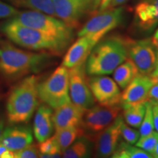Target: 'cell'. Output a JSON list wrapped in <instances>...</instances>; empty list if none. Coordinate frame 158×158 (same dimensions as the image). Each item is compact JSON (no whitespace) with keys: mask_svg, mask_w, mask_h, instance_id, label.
<instances>
[{"mask_svg":"<svg viewBox=\"0 0 158 158\" xmlns=\"http://www.w3.org/2000/svg\"><path fill=\"white\" fill-rule=\"evenodd\" d=\"M85 109L69 102L62 106L55 108L52 120L55 130L80 126Z\"/></svg>","mask_w":158,"mask_h":158,"instance_id":"9a60e30c","label":"cell"},{"mask_svg":"<svg viewBox=\"0 0 158 158\" xmlns=\"http://www.w3.org/2000/svg\"><path fill=\"white\" fill-rule=\"evenodd\" d=\"M148 99L152 101L158 102V84L152 85L149 92Z\"/></svg>","mask_w":158,"mask_h":158,"instance_id":"d6a6232c","label":"cell"},{"mask_svg":"<svg viewBox=\"0 0 158 158\" xmlns=\"http://www.w3.org/2000/svg\"><path fill=\"white\" fill-rule=\"evenodd\" d=\"M111 1L112 0H100V6H99L98 12L103 11L107 9Z\"/></svg>","mask_w":158,"mask_h":158,"instance_id":"d590c367","label":"cell"},{"mask_svg":"<svg viewBox=\"0 0 158 158\" xmlns=\"http://www.w3.org/2000/svg\"><path fill=\"white\" fill-rule=\"evenodd\" d=\"M134 16L142 30H152L158 24V0H142L135 7Z\"/></svg>","mask_w":158,"mask_h":158,"instance_id":"e0dca14e","label":"cell"},{"mask_svg":"<svg viewBox=\"0 0 158 158\" xmlns=\"http://www.w3.org/2000/svg\"><path fill=\"white\" fill-rule=\"evenodd\" d=\"M19 11L13 5L3 2L0 0V19H11L15 16Z\"/></svg>","mask_w":158,"mask_h":158,"instance_id":"4dcf8cb0","label":"cell"},{"mask_svg":"<svg viewBox=\"0 0 158 158\" xmlns=\"http://www.w3.org/2000/svg\"><path fill=\"white\" fill-rule=\"evenodd\" d=\"M39 78L27 76L13 87L7 101V117L10 124L29 122L39 105Z\"/></svg>","mask_w":158,"mask_h":158,"instance_id":"3957f363","label":"cell"},{"mask_svg":"<svg viewBox=\"0 0 158 158\" xmlns=\"http://www.w3.org/2000/svg\"><path fill=\"white\" fill-rule=\"evenodd\" d=\"M0 98H1V97H0Z\"/></svg>","mask_w":158,"mask_h":158,"instance_id":"ee69618b","label":"cell"},{"mask_svg":"<svg viewBox=\"0 0 158 158\" xmlns=\"http://www.w3.org/2000/svg\"><path fill=\"white\" fill-rule=\"evenodd\" d=\"M152 157L158 158V141L157 144H156V147L155 148V149H154L153 152L152 153Z\"/></svg>","mask_w":158,"mask_h":158,"instance_id":"74e56055","label":"cell"},{"mask_svg":"<svg viewBox=\"0 0 158 158\" xmlns=\"http://www.w3.org/2000/svg\"><path fill=\"white\" fill-rule=\"evenodd\" d=\"M158 141V133L152 132L149 135L140 138L138 141L135 143L136 147H139L149 154L153 152Z\"/></svg>","mask_w":158,"mask_h":158,"instance_id":"83f0119b","label":"cell"},{"mask_svg":"<svg viewBox=\"0 0 158 158\" xmlns=\"http://www.w3.org/2000/svg\"><path fill=\"white\" fill-rule=\"evenodd\" d=\"M128 37L114 35L103 37L92 49L85 62L88 76H106L128 58Z\"/></svg>","mask_w":158,"mask_h":158,"instance_id":"6da1fadb","label":"cell"},{"mask_svg":"<svg viewBox=\"0 0 158 158\" xmlns=\"http://www.w3.org/2000/svg\"><path fill=\"white\" fill-rule=\"evenodd\" d=\"M111 157L114 158H152V156L141 148L133 147L127 142H121L118 144Z\"/></svg>","mask_w":158,"mask_h":158,"instance_id":"d4e9b609","label":"cell"},{"mask_svg":"<svg viewBox=\"0 0 158 158\" xmlns=\"http://www.w3.org/2000/svg\"><path fill=\"white\" fill-rule=\"evenodd\" d=\"M56 17L62 20L70 28L76 29L82 19L89 15H94L98 8L86 0H52Z\"/></svg>","mask_w":158,"mask_h":158,"instance_id":"9c48e42d","label":"cell"},{"mask_svg":"<svg viewBox=\"0 0 158 158\" xmlns=\"http://www.w3.org/2000/svg\"><path fill=\"white\" fill-rule=\"evenodd\" d=\"M123 122L122 116L118 115L108 127L94 137L93 141L97 157H111L118 144L121 136V126Z\"/></svg>","mask_w":158,"mask_h":158,"instance_id":"4fadbf2b","label":"cell"},{"mask_svg":"<svg viewBox=\"0 0 158 158\" xmlns=\"http://www.w3.org/2000/svg\"><path fill=\"white\" fill-rule=\"evenodd\" d=\"M37 148L40 152L39 157L55 158L61 157L62 155V152L61 151L54 135L42 142H39Z\"/></svg>","mask_w":158,"mask_h":158,"instance_id":"484cf974","label":"cell"},{"mask_svg":"<svg viewBox=\"0 0 158 158\" xmlns=\"http://www.w3.org/2000/svg\"><path fill=\"white\" fill-rule=\"evenodd\" d=\"M39 156L40 152L37 146L32 143L22 149L14 152V158H37Z\"/></svg>","mask_w":158,"mask_h":158,"instance_id":"f546056e","label":"cell"},{"mask_svg":"<svg viewBox=\"0 0 158 158\" xmlns=\"http://www.w3.org/2000/svg\"><path fill=\"white\" fill-rule=\"evenodd\" d=\"M94 45L87 37L82 36L70 47L64 55L62 65L68 69L86 62Z\"/></svg>","mask_w":158,"mask_h":158,"instance_id":"ac0fdd59","label":"cell"},{"mask_svg":"<svg viewBox=\"0 0 158 158\" xmlns=\"http://www.w3.org/2000/svg\"><path fill=\"white\" fill-rule=\"evenodd\" d=\"M15 7L41 12L56 17L52 0H5Z\"/></svg>","mask_w":158,"mask_h":158,"instance_id":"44dd1931","label":"cell"},{"mask_svg":"<svg viewBox=\"0 0 158 158\" xmlns=\"http://www.w3.org/2000/svg\"><path fill=\"white\" fill-rule=\"evenodd\" d=\"M0 29L12 42L30 50L61 55L69 45L42 31L26 27L11 19L3 23Z\"/></svg>","mask_w":158,"mask_h":158,"instance_id":"277c9868","label":"cell"},{"mask_svg":"<svg viewBox=\"0 0 158 158\" xmlns=\"http://www.w3.org/2000/svg\"><path fill=\"white\" fill-rule=\"evenodd\" d=\"M0 158H14V152L0 143Z\"/></svg>","mask_w":158,"mask_h":158,"instance_id":"1f68e13d","label":"cell"},{"mask_svg":"<svg viewBox=\"0 0 158 158\" xmlns=\"http://www.w3.org/2000/svg\"><path fill=\"white\" fill-rule=\"evenodd\" d=\"M154 84H158V72H153L149 75Z\"/></svg>","mask_w":158,"mask_h":158,"instance_id":"8d00e7d4","label":"cell"},{"mask_svg":"<svg viewBox=\"0 0 158 158\" xmlns=\"http://www.w3.org/2000/svg\"><path fill=\"white\" fill-rule=\"evenodd\" d=\"M154 72H158V52H157V62H156V65L155 70H153Z\"/></svg>","mask_w":158,"mask_h":158,"instance_id":"b9f144b4","label":"cell"},{"mask_svg":"<svg viewBox=\"0 0 158 158\" xmlns=\"http://www.w3.org/2000/svg\"><path fill=\"white\" fill-rule=\"evenodd\" d=\"M39 100L51 108H56L70 102L69 94V71L59 66L37 86Z\"/></svg>","mask_w":158,"mask_h":158,"instance_id":"8992f818","label":"cell"},{"mask_svg":"<svg viewBox=\"0 0 158 158\" xmlns=\"http://www.w3.org/2000/svg\"><path fill=\"white\" fill-rule=\"evenodd\" d=\"M155 129L154 118L152 112V105L150 100L146 102V112L144 114L143 121L139 127L140 138L143 137L152 133Z\"/></svg>","mask_w":158,"mask_h":158,"instance_id":"4316f807","label":"cell"},{"mask_svg":"<svg viewBox=\"0 0 158 158\" xmlns=\"http://www.w3.org/2000/svg\"><path fill=\"white\" fill-rule=\"evenodd\" d=\"M152 105V112L154 118V126L155 130L158 133V102H155L150 100Z\"/></svg>","mask_w":158,"mask_h":158,"instance_id":"836d02e7","label":"cell"},{"mask_svg":"<svg viewBox=\"0 0 158 158\" xmlns=\"http://www.w3.org/2000/svg\"><path fill=\"white\" fill-rule=\"evenodd\" d=\"M91 141L92 140L81 136L76 139L68 148L62 152V157L64 158L88 157L91 154Z\"/></svg>","mask_w":158,"mask_h":158,"instance_id":"603a6c76","label":"cell"},{"mask_svg":"<svg viewBox=\"0 0 158 158\" xmlns=\"http://www.w3.org/2000/svg\"><path fill=\"white\" fill-rule=\"evenodd\" d=\"M53 111L48 105H42L37 108L33 124V132L38 142H42L51 137L54 131L52 120Z\"/></svg>","mask_w":158,"mask_h":158,"instance_id":"d6986e66","label":"cell"},{"mask_svg":"<svg viewBox=\"0 0 158 158\" xmlns=\"http://www.w3.org/2000/svg\"><path fill=\"white\" fill-rule=\"evenodd\" d=\"M114 80L120 88L124 89L138 73L133 61L127 58L114 71Z\"/></svg>","mask_w":158,"mask_h":158,"instance_id":"ffe728a7","label":"cell"},{"mask_svg":"<svg viewBox=\"0 0 158 158\" xmlns=\"http://www.w3.org/2000/svg\"><path fill=\"white\" fill-rule=\"evenodd\" d=\"M127 2V0H112V1L110 2L108 8H114V7H119V6L124 5V4Z\"/></svg>","mask_w":158,"mask_h":158,"instance_id":"e575fe53","label":"cell"},{"mask_svg":"<svg viewBox=\"0 0 158 158\" xmlns=\"http://www.w3.org/2000/svg\"><path fill=\"white\" fill-rule=\"evenodd\" d=\"M153 84L149 76L138 73L121 94V106L147 101L149 100L148 94Z\"/></svg>","mask_w":158,"mask_h":158,"instance_id":"5bb4252c","label":"cell"},{"mask_svg":"<svg viewBox=\"0 0 158 158\" xmlns=\"http://www.w3.org/2000/svg\"><path fill=\"white\" fill-rule=\"evenodd\" d=\"M154 37H156V38H158V29H157V31H155V35H154Z\"/></svg>","mask_w":158,"mask_h":158,"instance_id":"7bdbcfd3","label":"cell"},{"mask_svg":"<svg viewBox=\"0 0 158 158\" xmlns=\"http://www.w3.org/2000/svg\"><path fill=\"white\" fill-rule=\"evenodd\" d=\"M151 40H152V43H153V45H155L156 49H157L158 51V38H156V37H152L151 38Z\"/></svg>","mask_w":158,"mask_h":158,"instance_id":"60d3db41","label":"cell"},{"mask_svg":"<svg viewBox=\"0 0 158 158\" xmlns=\"http://www.w3.org/2000/svg\"><path fill=\"white\" fill-rule=\"evenodd\" d=\"M11 20L26 27L37 29L69 45L73 39V29L62 20L41 12L25 10L20 12Z\"/></svg>","mask_w":158,"mask_h":158,"instance_id":"5b68a950","label":"cell"},{"mask_svg":"<svg viewBox=\"0 0 158 158\" xmlns=\"http://www.w3.org/2000/svg\"><path fill=\"white\" fill-rule=\"evenodd\" d=\"M123 19L124 8L120 6L98 12L84 23L78 36L87 37L94 46L107 33L118 27Z\"/></svg>","mask_w":158,"mask_h":158,"instance_id":"52a82bcc","label":"cell"},{"mask_svg":"<svg viewBox=\"0 0 158 158\" xmlns=\"http://www.w3.org/2000/svg\"><path fill=\"white\" fill-rule=\"evenodd\" d=\"M50 53L21 50L8 43L0 45V73L10 80L38 73L50 62Z\"/></svg>","mask_w":158,"mask_h":158,"instance_id":"7a4b0ae2","label":"cell"},{"mask_svg":"<svg viewBox=\"0 0 158 158\" xmlns=\"http://www.w3.org/2000/svg\"><path fill=\"white\" fill-rule=\"evenodd\" d=\"M135 104L123 105V116L128 125L134 128H139L146 112V102Z\"/></svg>","mask_w":158,"mask_h":158,"instance_id":"7402d4cb","label":"cell"},{"mask_svg":"<svg viewBox=\"0 0 158 158\" xmlns=\"http://www.w3.org/2000/svg\"><path fill=\"white\" fill-rule=\"evenodd\" d=\"M121 135L125 142L132 145L135 144L140 138L139 131L129 127L124 122L121 126Z\"/></svg>","mask_w":158,"mask_h":158,"instance_id":"f1b7e54d","label":"cell"},{"mask_svg":"<svg viewBox=\"0 0 158 158\" xmlns=\"http://www.w3.org/2000/svg\"><path fill=\"white\" fill-rule=\"evenodd\" d=\"M4 131V120L0 118V139H1L2 135Z\"/></svg>","mask_w":158,"mask_h":158,"instance_id":"f35d334b","label":"cell"},{"mask_svg":"<svg viewBox=\"0 0 158 158\" xmlns=\"http://www.w3.org/2000/svg\"><path fill=\"white\" fill-rule=\"evenodd\" d=\"M86 1H87V2H89L93 4V5H95L99 10V6H100V0H86Z\"/></svg>","mask_w":158,"mask_h":158,"instance_id":"ab89813d","label":"cell"},{"mask_svg":"<svg viewBox=\"0 0 158 158\" xmlns=\"http://www.w3.org/2000/svg\"><path fill=\"white\" fill-rule=\"evenodd\" d=\"M157 52L151 38L139 40H128L127 56L135 64L138 73L149 76L153 72Z\"/></svg>","mask_w":158,"mask_h":158,"instance_id":"30bf717a","label":"cell"},{"mask_svg":"<svg viewBox=\"0 0 158 158\" xmlns=\"http://www.w3.org/2000/svg\"><path fill=\"white\" fill-rule=\"evenodd\" d=\"M88 83L94 101L102 106L120 104L121 92L114 79L106 76H91Z\"/></svg>","mask_w":158,"mask_h":158,"instance_id":"7c38bea8","label":"cell"},{"mask_svg":"<svg viewBox=\"0 0 158 158\" xmlns=\"http://www.w3.org/2000/svg\"><path fill=\"white\" fill-rule=\"evenodd\" d=\"M68 71L70 100L85 110L92 107L94 105V99L89 86L85 62L70 68Z\"/></svg>","mask_w":158,"mask_h":158,"instance_id":"8fae6325","label":"cell"},{"mask_svg":"<svg viewBox=\"0 0 158 158\" xmlns=\"http://www.w3.org/2000/svg\"><path fill=\"white\" fill-rule=\"evenodd\" d=\"M122 106H94L86 109L83 116L81 127L84 130L85 136L94 141L99 133L113 122L121 112Z\"/></svg>","mask_w":158,"mask_h":158,"instance_id":"ba28073f","label":"cell"},{"mask_svg":"<svg viewBox=\"0 0 158 158\" xmlns=\"http://www.w3.org/2000/svg\"><path fill=\"white\" fill-rule=\"evenodd\" d=\"M33 142L31 130L26 126H11L4 130L0 143L15 152L31 145Z\"/></svg>","mask_w":158,"mask_h":158,"instance_id":"2e32d148","label":"cell"},{"mask_svg":"<svg viewBox=\"0 0 158 158\" xmlns=\"http://www.w3.org/2000/svg\"><path fill=\"white\" fill-rule=\"evenodd\" d=\"M85 135L84 130L81 126L64 128L56 130L54 136L58 143L61 151L64 152L78 138Z\"/></svg>","mask_w":158,"mask_h":158,"instance_id":"cb8c5ba5","label":"cell"}]
</instances>
